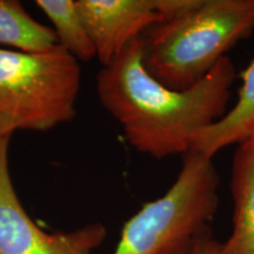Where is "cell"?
<instances>
[{"instance_id": "obj_1", "label": "cell", "mask_w": 254, "mask_h": 254, "mask_svg": "<svg viewBox=\"0 0 254 254\" xmlns=\"http://www.w3.org/2000/svg\"><path fill=\"white\" fill-rule=\"evenodd\" d=\"M236 78L233 62L224 57L189 90L168 88L145 68L139 38L98 72L97 93L131 147L155 159L184 157L227 112Z\"/></svg>"}, {"instance_id": "obj_2", "label": "cell", "mask_w": 254, "mask_h": 254, "mask_svg": "<svg viewBox=\"0 0 254 254\" xmlns=\"http://www.w3.org/2000/svg\"><path fill=\"white\" fill-rule=\"evenodd\" d=\"M253 31L254 0H200L141 37L144 66L168 88L189 90Z\"/></svg>"}, {"instance_id": "obj_3", "label": "cell", "mask_w": 254, "mask_h": 254, "mask_svg": "<svg viewBox=\"0 0 254 254\" xmlns=\"http://www.w3.org/2000/svg\"><path fill=\"white\" fill-rule=\"evenodd\" d=\"M220 177L213 159L190 151L172 186L124 225L113 254H189L219 207Z\"/></svg>"}, {"instance_id": "obj_4", "label": "cell", "mask_w": 254, "mask_h": 254, "mask_svg": "<svg viewBox=\"0 0 254 254\" xmlns=\"http://www.w3.org/2000/svg\"><path fill=\"white\" fill-rule=\"evenodd\" d=\"M80 84L79 62L60 45L44 52L0 49V135L71 122Z\"/></svg>"}, {"instance_id": "obj_5", "label": "cell", "mask_w": 254, "mask_h": 254, "mask_svg": "<svg viewBox=\"0 0 254 254\" xmlns=\"http://www.w3.org/2000/svg\"><path fill=\"white\" fill-rule=\"evenodd\" d=\"M11 136L0 135V254H92L106 239L103 224L47 233L25 211L9 173Z\"/></svg>"}, {"instance_id": "obj_6", "label": "cell", "mask_w": 254, "mask_h": 254, "mask_svg": "<svg viewBox=\"0 0 254 254\" xmlns=\"http://www.w3.org/2000/svg\"><path fill=\"white\" fill-rule=\"evenodd\" d=\"M103 66L155 25L179 17L200 0H75Z\"/></svg>"}, {"instance_id": "obj_7", "label": "cell", "mask_w": 254, "mask_h": 254, "mask_svg": "<svg viewBox=\"0 0 254 254\" xmlns=\"http://www.w3.org/2000/svg\"><path fill=\"white\" fill-rule=\"evenodd\" d=\"M232 233L222 254H254V135L238 144L232 161Z\"/></svg>"}, {"instance_id": "obj_8", "label": "cell", "mask_w": 254, "mask_h": 254, "mask_svg": "<svg viewBox=\"0 0 254 254\" xmlns=\"http://www.w3.org/2000/svg\"><path fill=\"white\" fill-rule=\"evenodd\" d=\"M254 135V59L241 75L238 100L217 123L205 128L196 138L192 151L212 158L232 145Z\"/></svg>"}, {"instance_id": "obj_9", "label": "cell", "mask_w": 254, "mask_h": 254, "mask_svg": "<svg viewBox=\"0 0 254 254\" xmlns=\"http://www.w3.org/2000/svg\"><path fill=\"white\" fill-rule=\"evenodd\" d=\"M0 45L44 52L58 45L55 31L34 20L17 0H0Z\"/></svg>"}, {"instance_id": "obj_10", "label": "cell", "mask_w": 254, "mask_h": 254, "mask_svg": "<svg viewBox=\"0 0 254 254\" xmlns=\"http://www.w3.org/2000/svg\"><path fill=\"white\" fill-rule=\"evenodd\" d=\"M36 5L53 25L58 45L78 62L88 63L95 58V49L77 4L73 0H37Z\"/></svg>"}, {"instance_id": "obj_11", "label": "cell", "mask_w": 254, "mask_h": 254, "mask_svg": "<svg viewBox=\"0 0 254 254\" xmlns=\"http://www.w3.org/2000/svg\"><path fill=\"white\" fill-rule=\"evenodd\" d=\"M221 244V241L213 238L212 228H208L196 238L189 254H222Z\"/></svg>"}]
</instances>
